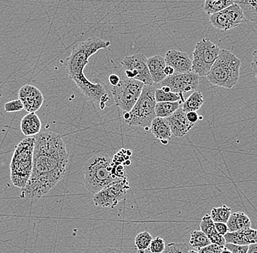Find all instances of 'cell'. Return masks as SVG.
<instances>
[{
	"mask_svg": "<svg viewBox=\"0 0 257 253\" xmlns=\"http://www.w3.org/2000/svg\"><path fill=\"white\" fill-rule=\"evenodd\" d=\"M189 248L185 243H170L162 253H189Z\"/></svg>",
	"mask_w": 257,
	"mask_h": 253,
	"instance_id": "obj_31",
	"label": "cell"
},
{
	"mask_svg": "<svg viewBox=\"0 0 257 253\" xmlns=\"http://www.w3.org/2000/svg\"><path fill=\"white\" fill-rule=\"evenodd\" d=\"M224 246L226 249H229V250L231 251L232 253H247L248 249V246H247V245L242 246V245H237L226 243Z\"/></svg>",
	"mask_w": 257,
	"mask_h": 253,
	"instance_id": "obj_35",
	"label": "cell"
},
{
	"mask_svg": "<svg viewBox=\"0 0 257 253\" xmlns=\"http://www.w3.org/2000/svg\"><path fill=\"white\" fill-rule=\"evenodd\" d=\"M186 117H187L188 121L192 124H195L200 118L197 112H189V113H186Z\"/></svg>",
	"mask_w": 257,
	"mask_h": 253,
	"instance_id": "obj_38",
	"label": "cell"
},
{
	"mask_svg": "<svg viewBox=\"0 0 257 253\" xmlns=\"http://www.w3.org/2000/svg\"><path fill=\"white\" fill-rule=\"evenodd\" d=\"M112 161L106 153L93 155L83 166L85 187L96 194L107 185L123 178H116L111 174Z\"/></svg>",
	"mask_w": 257,
	"mask_h": 253,
	"instance_id": "obj_3",
	"label": "cell"
},
{
	"mask_svg": "<svg viewBox=\"0 0 257 253\" xmlns=\"http://www.w3.org/2000/svg\"><path fill=\"white\" fill-rule=\"evenodd\" d=\"M20 127L21 131L26 137H35L41 130V121L36 113H28L22 118Z\"/></svg>",
	"mask_w": 257,
	"mask_h": 253,
	"instance_id": "obj_21",
	"label": "cell"
},
{
	"mask_svg": "<svg viewBox=\"0 0 257 253\" xmlns=\"http://www.w3.org/2000/svg\"><path fill=\"white\" fill-rule=\"evenodd\" d=\"M189 244L192 245L193 247L195 248L197 251L201 248L205 247L211 244L208 236L202 231V230H194L191 233Z\"/></svg>",
	"mask_w": 257,
	"mask_h": 253,
	"instance_id": "obj_29",
	"label": "cell"
},
{
	"mask_svg": "<svg viewBox=\"0 0 257 253\" xmlns=\"http://www.w3.org/2000/svg\"><path fill=\"white\" fill-rule=\"evenodd\" d=\"M240 66V59L227 50H221L207 79L213 86L232 89L238 83Z\"/></svg>",
	"mask_w": 257,
	"mask_h": 253,
	"instance_id": "obj_4",
	"label": "cell"
},
{
	"mask_svg": "<svg viewBox=\"0 0 257 253\" xmlns=\"http://www.w3.org/2000/svg\"><path fill=\"white\" fill-rule=\"evenodd\" d=\"M138 253H146L145 250H138Z\"/></svg>",
	"mask_w": 257,
	"mask_h": 253,
	"instance_id": "obj_47",
	"label": "cell"
},
{
	"mask_svg": "<svg viewBox=\"0 0 257 253\" xmlns=\"http://www.w3.org/2000/svg\"><path fill=\"white\" fill-rule=\"evenodd\" d=\"M161 86L170 88L171 92L183 94L184 93L195 91L200 85V76L191 72L186 74H174L173 76L167 77Z\"/></svg>",
	"mask_w": 257,
	"mask_h": 253,
	"instance_id": "obj_13",
	"label": "cell"
},
{
	"mask_svg": "<svg viewBox=\"0 0 257 253\" xmlns=\"http://www.w3.org/2000/svg\"><path fill=\"white\" fill-rule=\"evenodd\" d=\"M201 230L208 236L211 244H216L224 246L226 244L224 237L217 232L215 222L212 220L210 214H205L200 222Z\"/></svg>",
	"mask_w": 257,
	"mask_h": 253,
	"instance_id": "obj_19",
	"label": "cell"
},
{
	"mask_svg": "<svg viewBox=\"0 0 257 253\" xmlns=\"http://www.w3.org/2000/svg\"><path fill=\"white\" fill-rule=\"evenodd\" d=\"M215 227H216L217 232L221 236H224L229 232V229H228L226 223L215 222Z\"/></svg>",
	"mask_w": 257,
	"mask_h": 253,
	"instance_id": "obj_36",
	"label": "cell"
},
{
	"mask_svg": "<svg viewBox=\"0 0 257 253\" xmlns=\"http://www.w3.org/2000/svg\"><path fill=\"white\" fill-rule=\"evenodd\" d=\"M229 232H235L242 229L250 228L251 220L245 213L242 212H233L229 220L226 222Z\"/></svg>",
	"mask_w": 257,
	"mask_h": 253,
	"instance_id": "obj_22",
	"label": "cell"
},
{
	"mask_svg": "<svg viewBox=\"0 0 257 253\" xmlns=\"http://www.w3.org/2000/svg\"><path fill=\"white\" fill-rule=\"evenodd\" d=\"M150 131L156 138L160 139L161 143L168 145L173 134L167 118L156 117L150 126Z\"/></svg>",
	"mask_w": 257,
	"mask_h": 253,
	"instance_id": "obj_18",
	"label": "cell"
},
{
	"mask_svg": "<svg viewBox=\"0 0 257 253\" xmlns=\"http://www.w3.org/2000/svg\"><path fill=\"white\" fill-rule=\"evenodd\" d=\"M166 246L165 240L160 236H157V238L152 240L149 246V250L152 253H162L165 251Z\"/></svg>",
	"mask_w": 257,
	"mask_h": 253,
	"instance_id": "obj_32",
	"label": "cell"
},
{
	"mask_svg": "<svg viewBox=\"0 0 257 253\" xmlns=\"http://www.w3.org/2000/svg\"><path fill=\"white\" fill-rule=\"evenodd\" d=\"M253 60L251 62V68L253 70V73L254 74L255 77L257 78V50L253 51Z\"/></svg>",
	"mask_w": 257,
	"mask_h": 253,
	"instance_id": "obj_39",
	"label": "cell"
},
{
	"mask_svg": "<svg viewBox=\"0 0 257 253\" xmlns=\"http://www.w3.org/2000/svg\"><path fill=\"white\" fill-rule=\"evenodd\" d=\"M221 253H232V252H231V251H229V249H226V248L225 247V246H224V249H223V251H222V252H221Z\"/></svg>",
	"mask_w": 257,
	"mask_h": 253,
	"instance_id": "obj_45",
	"label": "cell"
},
{
	"mask_svg": "<svg viewBox=\"0 0 257 253\" xmlns=\"http://www.w3.org/2000/svg\"><path fill=\"white\" fill-rule=\"evenodd\" d=\"M110 46V41L98 38H88L75 45L66 61V72L69 78L72 80L83 75V70L88 64L89 58L99 50L107 49Z\"/></svg>",
	"mask_w": 257,
	"mask_h": 253,
	"instance_id": "obj_5",
	"label": "cell"
},
{
	"mask_svg": "<svg viewBox=\"0 0 257 253\" xmlns=\"http://www.w3.org/2000/svg\"><path fill=\"white\" fill-rule=\"evenodd\" d=\"M167 66L175 70V74H186L192 72V59L186 53L170 50L165 57Z\"/></svg>",
	"mask_w": 257,
	"mask_h": 253,
	"instance_id": "obj_15",
	"label": "cell"
},
{
	"mask_svg": "<svg viewBox=\"0 0 257 253\" xmlns=\"http://www.w3.org/2000/svg\"><path fill=\"white\" fill-rule=\"evenodd\" d=\"M204 102H205V99L202 92L194 91L183 104V110L186 113L189 112H197L203 105Z\"/></svg>",
	"mask_w": 257,
	"mask_h": 253,
	"instance_id": "obj_24",
	"label": "cell"
},
{
	"mask_svg": "<svg viewBox=\"0 0 257 253\" xmlns=\"http://www.w3.org/2000/svg\"><path fill=\"white\" fill-rule=\"evenodd\" d=\"M120 65L126 78L141 82L145 86H153L154 85L148 67V59L144 54H136L126 57Z\"/></svg>",
	"mask_w": 257,
	"mask_h": 253,
	"instance_id": "obj_10",
	"label": "cell"
},
{
	"mask_svg": "<svg viewBox=\"0 0 257 253\" xmlns=\"http://www.w3.org/2000/svg\"><path fill=\"white\" fill-rule=\"evenodd\" d=\"M209 21L216 30L226 32L238 27L245 22V18L240 6L234 2L227 9L210 16Z\"/></svg>",
	"mask_w": 257,
	"mask_h": 253,
	"instance_id": "obj_11",
	"label": "cell"
},
{
	"mask_svg": "<svg viewBox=\"0 0 257 253\" xmlns=\"http://www.w3.org/2000/svg\"><path fill=\"white\" fill-rule=\"evenodd\" d=\"M154 239L152 235L148 231L141 232L138 233L135 238V244L137 250H145L149 249V246Z\"/></svg>",
	"mask_w": 257,
	"mask_h": 253,
	"instance_id": "obj_30",
	"label": "cell"
},
{
	"mask_svg": "<svg viewBox=\"0 0 257 253\" xmlns=\"http://www.w3.org/2000/svg\"><path fill=\"white\" fill-rule=\"evenodd\" d=\"M96 253H121V252L116 248L105 247L103 249H99Z\"/></svg>",
	"mask_w": 257,
	"mask_h": 253,
	"instance_id": "obj_40",
	"label": "cell"
},
{
	"mask_svg": "<svg viewBox=\"0 0 257 253\" xmlns=\"http://www.w3.org/2000/svg\"><path fill=\"white\" fill-rule=\"evenodd\" d=\"M126 155H127V156L130 157L132 155H133V151L130 150H127L126 151Z\"/></svg>",
	"mask_w": 257,
	"mask_h": 253,
	"instance_id": "obj_44",
	"label": "cell"
},
{
	"mask_svg": "<svg viewBox=\"0 0 257 253\" xmlns=\"http://www.w3.org/2000/svg\"><path fill=\"white\" fill-rule=\"evenodd\" d=\"M231 209L226 205H223L220 207L213 208L210 213V217L214 222H223L226 223L230 217Z\"/></svg>",
	"mask_w": 257,
	"mask_h": 253,
	"instance_id": "obj_28",
	"label": "cell"
},
{
	"mask_svg": "<svg viewBox=\"0 0 257 253\" xmlns=\"http://www.w3.org/2000/svg\"><path fill=\"white\" fill-rule=\"evenodd\" d=\"M155 99L157 103L160 102H181L184 104L185 101L183 94H176V93H166L162 91V89H157L155 91Z\"/></svg>",
	"mask_w": 257,
	"mask_h": 253,
	"instance_id": "obj_27",
	"label": "cell"
},
{
	"mask_svg": "<svg viewBox=\"0 0 257 253\" xmlns=\"http://www.w3.org/2000/svg\"><path fill=\"white\" fill-rule=\"evenodd\" d=\"M35 137L33 168L30 180L22 190V198L46 196L62 180L68 166V152L59 134L43 131Z\"/></svg>",
	"mask_w": 257,
	"mask_h": 253,
	"instance_id": "obj_1",
	"label": "cell"
},
{
	"mask_svg": "<svg viewBox=\"0 0 257 253\" xmlns=\"http://www.w3.org/2000/svg\"><path fill=\"white\" fill-rule=\"evenodd\" d=\"M189 253H199V252L197 250H189Z\"/></svg>",
	"mask_w": 257,
	"mask_h": 253,
	"instance_id": "obj_46",
	"label": "cell"
},
{
	"mask_svg": "<svg viewBox=\"0 0 257 253\" xmlns=\"http://www.w3.org/2000/svg\"><path fill=\"white\" fill-rule=\"evenodd\" d=\"M108 81L112 87H115V86H117L119 84L120 78L116 74H111V75H109Z\"/></svg>",
	"mask_w": 257,
	"mask_h": 253,
	"instance_id": "obj_37",
	"label": "cell"
},
{
	"mask_svg": "<svg viewBox=\"0 0 257 253\" xmlns=\"http://www.w3.org/2000/svg\"><path fill=\"white\" fill-rule=\"evenodd\" d=\"M35 137L22 139L16 147L10 164V174L13 185L24 189L30 180L33 168Z\"/></svg>",
	"mask_w": 257,
	"mask_h": 253,
	"instance_id": "obj_2",
	"label": "cell"
},
{
	"mask_svg": "<svg viewBox=\"0 0 257 253\" xmlns=\"http://www.w3.org/2000/svg\"><path fill=\"white\" fill-rule=\"evenodd\" d=\"M5 110L7 113H15V112L21 111L23 110L24 105L20 99H15V100L10 101L6 102L4 105Z\"/></svg>",
	"mask_w": 257,
	"mask_h": 253,
	"instance_id": "obj_33",
	"label": "cell"
},
{
	"mask_svg": "<svg viewBox=\"0 0 257 253\" xmlns=\"http://www.w3.org/2000/svg\"><path fill=\"white\" fill-rule=\"evenodd\" d=\"M181 102H160L156 105V116L168 118L181 107Z\"/></svg>",
	"mask_w": 257,
	"mask_h": 253,
	"instance_id": "obj_25",
	"label": "cell"
},
{
	"mask_svg": "<svg viewBox=\"0 0 257 253\" xmlns=\"http://www.w3.org/2000/svg\"><path fill=\"white\" fill-rule=\"evenodd\" d=\"M130 188L127 177L115 181L94 195L93 201L99 207L114 208L124 199Z\"/></svg>",
	"mask_w": 257,
	"mask_h": 253,
	"instance_id": "obj_9",
	"label": "cell"
},
{
	"mask_svg": "<svg viewBox=\"0 0 257 253\" xmlns=\"http://www.w3.org/2000/svg\"><path fill=\"white\" fill-rule=\"evenodd\" d=\"M226 243L229 244L249 246L257 244V230L245 228L235 232H228L224 236Z\"/></svg>",
	"mask_w": 257,
	"mask_h": 253,
	"instance_id": "obj_17",
	"label": "cell"
},
{
	"mask_svg": "<svg viewBox=\"0 0 257 253\" xmlns=\"http://www.w3.org/2000/svg\"><path fill=\"white\" fill-rule=\"evenodd\" d=\"M167 120L172 134L176 137H184L194 126V124L188 121L186 113L183 110L182 107H180L174 114L169 117Z\"/></svg>",
	"mask_w": 257,
	"mask_h": 253,
	"instance_id": "obj_16",
	"label": "cell"
},
{
	"mask_svg": "<svg viewBox=\"0 0 257 253\" xmlns=\"http://www.w3.org/2000/svg\"><path fill=\"white\" fill-rule=\"evenodd\" d=\"M131 165V161L130 160H126L124 161V166H130Z\"/></svg>",
	"mask_w": 257,
	"mask_h": 253,
	"instance_id": "obj_43",
	"label": "cell"
},
{
	"mask_svg": "<svg viewBox=\"0 0 257 253\" xmlns=\"http://www.w3.org/2000/svg\"><path fill=\"white\" fill-rule=\"evenodd\" d=\"M221 49L207 38L197 42L193 52L192 72L200 77L208 75L219 56Z\"/></svg>",
	"mask_w": 257,
	"mask_h": 253,
	"instance_id": "obj_7",
	"label": "cell"
},
{
	"mask_svg": "<svg viewBox=\"0 0 257 253\" xmlns=\"http://www.w3.org/2000/svg\"><path fill=\"white\" fill-rule=\"evenodd\" d=\"M166 66L165 58L160 56H154L148 59V67L154 83L160 84L167 78L165 74Z\"/></svg>",
	"mask_w": 257,
	"mask_h": 253,
	"instance_id": "obj_20",
	"label": "cell"
},
{
	"mask_svg": "<svg viewBox=\"0 0 257 253\" xmlns=\"http://www.w3.org/2000/svg\"><path fill=\"white\" fill-rule=\"evenodd\" d=\"M18 97L23 104L24 110L29 113H36L44 102L43 93L32 85L22 86L19 89Z\"/></svg>",
	"mask_w": 257,
	"mask_h": 253,
	"instance_id": "obj_14",
	"label": "cell"
},
{
	"mask_svg": "<svg viewBox=\"0 0 257 253\" xmlns=\"http://www.w3.org/2000/svg\"><path fill=\"white\" fill-rule=\"evenodd\" d=\"M155 91L153 86H144L141 97L130 112V119L125 121L130 127H143L144 130L150 131L151 124L157 117Z\"/></svg>",
	"mask_w": 257,
	"mask_h": 253,
	"instance_id": "obj_6",
	"label": "cell"
},
{
	"mask_svg": "<svg viewBox=\"0 0 257 253\" xmlns=\"http://www.w3.org/2000/svg\"><path fill=\"white\" fill-rule=\"evenodd\" d=\"M144 86V83L136 80H120L118 86L112 87L114 102L123 112L131 111L141 97Z\"/></svg>",
	"mask_w": 257,
	"mask_h": 253,
	"instance_id": "obj_8",
	"label": "cell"
},
{
	"mask_svg": "<svg viewBox=\"0 0 257 253\" xmlns=\"http://www.w3.org/2000/svg\"><path fill=\"white\" fill-rule=\"evenodd\" d=\"M224 246H219L216 244H210L205 247L199 249V253H221Z\"/></svg>",
	"mask_w": 257,
	"mask_h": 253,
	"instance_id": "obj_34",
	"label": "cell"
},
{
	"mask_svg": "<svg viewBox=\"0 0 257 253\" xmlns=\"http://www.w3.org/2000/svg\"><path fill=\"white\" fill-rule=\"evenodd\" d=\"M238 5L247 20L257 23V1H234Z\"/></svg>",
	"mask_w": 257,
	"mask_h": 253,
	"instance_id": "obj_26",
	"label": "cell"
},
{
	"mask_svg": "<svg viewBox=\"0 0 257 253\" xmlns=\"http://www.w3.org/2000/svg\"><path fill=\"white\" fill-rule=\"evenodd\" d=\"M247 253H257V244L249 245Z\"/></svg>",
	"mask_w": 257,
	"mask_h": 253,
	"instance_id": "obj_42",
	"label": "cell"
},
{
	"mask_svg": "<svg viewBox=\"0 0 257 253\" xmlns=\"http://www.w3.org/2000/svg\"><path fill=\"white\" fill-rule=\"evenodd\" d=\"M72 81L75 82L85 97L91 102L98 104L101 110H104L106 105L110 102V96L105 88L101 83H94L88 81L84 74L73 78Z\"/></svg>",
	"mask_w": 257,
	"mask_h": 253,
	"instance_id": "obj_12",
	"label": "cell"
},
{
	"mask_svg": "<svg viewBox=\"0 0 257 253\" xmlns=\"http://www.w3.org/2000/svg\"><path fill=\"white\" fill-rule=\"evenodd\" d=\"M234 1L231 0H206L202 6V10L209 16L214 15L232 6Z\"/></svg>",
	"mask_w": 257,
	"mask_h": 253,
	"instance_id": "obj_23",
	"label": "cell"
},
{
	"mask_svg": "<svg viewBox=\"0 0 257 253\" xmlns=\"http://www.w3.org/2000/svg\"><path fill=\"white\" fill-rule=\"evenodd\" d=\"M165 74L167 77L173 76L175 74V70L170 66H166L165 69Z\"/></svg>",
	"mask_w": 257,
	"mask_h": 253,
	"instance_id": "obj_41",
	"label": "cell"
}]
</instances>
